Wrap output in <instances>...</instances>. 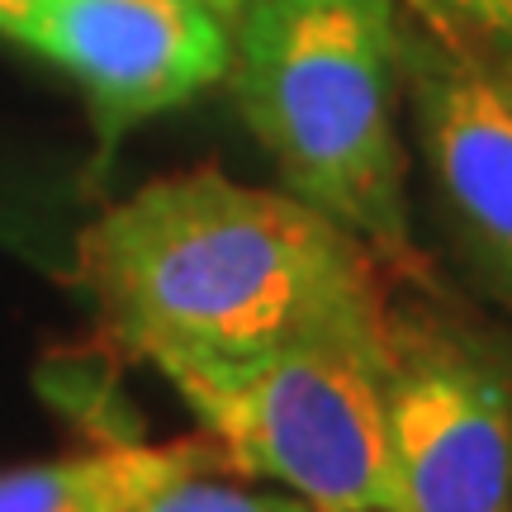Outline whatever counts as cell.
Here are the masks:
<instances>
[{
	"mask_svg": "<svg viewBox=\"0 0 512 512\" xmlns=\"http://www.w3.org/2000/svg\"><path fill=\"white\" fill-rule=\"evenodd\" d=\"M228 81L294 200L413 261L399 0H256L233 19Z\"/></svg>",
	"mask_w": 512,
	"mask_h": 512,
	"instance_id": "2",
	"label": "cell"
},
{
	"mask_svg": "<svg viewBox=\"0 0 512 512\" xmlns=\"http://www.w3.org/2000/svg\"><path fill=\"white\" fill-rule=\"evenodd\" d=\"M228 470L318 512H389V328L323 332L238 361L157 366Z\"/></svg>",
	"mask_w": 512,
	"mask_h": 512,
	"instance_id": "3",
	"label": "cell"
},
{
	"mask_svg": "<svg viewBox=\"0 0 512 512\" xmlns=\"http://www.w3.org/2000/svg\"><path fill=\"white\" fill-rule=\"evenodd\" d=\"M200 5H209V10H214L223 24H233L238 15H247V10H252L256 0H200Z\"/></svg>",
	"mask_w": 512,
	"mask_h": 512,
	"instance_id": "11",
	"label": "cell"
},
{
	"mask_svg": "<svg viewBox=\"0 0 512 512\" xmlns=\"http://www.w3.org/2000/svg\"><path fill=\"white\" fill-rule=\"evenodd\" d=\"M389 512H512V332L389 318Z\"/></svg>",
	"mask_w": 512,
	"mask_h": 512,
	"instance_id": "4",
	"label": "cell"
},
{
	"mask_svg": "<svg viewBox=\"0 0 512 512\" xmlns=\"http://www.w3.org/2000/svg\"><path fill=\"white\" fill-rule=\"evenodd\" d=\"M223 470H200L176 484H166L157 494L138 503L133 512H318L304 498L285 494V489H247L233 479H219Z\"/></svg>",
	"mask_w": 512,
	"mask_h": 512,
	"instance_id": "8",
	"label": "cell"
},
{
	"mask_svg": "<svg viewBox=\"0 0 512 512\" xmlns=\"http://www.w3.org/2000/svg\"><path fill=\"white\" fill-rule=\"evenodd\" d=\"M403 91L460 256L512 309V53L403 15Z\"/></svg>",
	"mask_w": 512,
	"mask_h": 512,
	"instance_id": "5",
	"label": "cell"
},
{
	"mask_svg": "<svg viewBox=\"0 0 512 512\" xmlns=\"http://www.w3.org/2000/svg\"><path fill=\"white\" fill-rule=\"evenodd\" d=\"M200 470H228L223 451L209 437L166 446L110 441L95 451L0 470V512H133L157 489Z\"/></svg>",
	"mask_w": 512,
	"mask_h": 512,
	"instance_id": "7",
	"label": "cell"
},
{
	"mask_svg": "<svg viewBox=\"0 0 512 512\" xmlns=\"http://www.w3.org/2000/svg\"><path fill=\"white\" fill-rule=\"evenodd\" d=\"M38 10H43V0H0V34L24 43L29 29H34Z\"/></svg>",
	"mask_w": 512,
	"mask_h": 512,
	"instance_id": "10",
	"label": "cell"
},
{
	"mask_svg": "<svg viewBox=\"0 0 512 512\" xmlns=\"http://www.w3.org/2000/svg\"><path fill=\"white\" fill-rule=\"evenodd\" d=\"M24 48L76 76L100 162L128 128L190 105L233 67V29L200 0H43Z\"/></svg>",
	"mask_w": 512,
	"mask_h": 512,
	"instance_id": "6",
	"label": "cell"
},
{
	"mask_svg": "<svg viewBox=\"0 0 512 512\" xmlns=\"http://www.w3.org/2000/svg\"><path fill=\"white\" fill-rule=\"evenodd\" d=\"M399 10L432 34L512 53V0H399Z\"/></svg>",
	"mask_w": 512,
	"mask_h": 512,
	"instance_id": "9",
	"label": "cell"
},
{
	"mask_svg": "<svg viewBox=\"0 0 512 512\" xmlns=\"http://www.w3.org/2000/svg\"><path fill=\"white\" fill-rule=\"evenodd\" d=\"M76 271L110 332L152 366L389 328L375 261L342 223L209 166L110 204L76 242Z\"/></svg>",
	"mask_w": 512,
	"mask_h": 512,
	"instance_id": "1",
	"label": "cell"
}]
</instances>
